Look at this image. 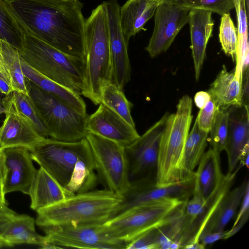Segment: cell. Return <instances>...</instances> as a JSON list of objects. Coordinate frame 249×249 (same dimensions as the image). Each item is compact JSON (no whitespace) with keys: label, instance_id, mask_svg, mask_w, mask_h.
<instances>
[{"label":"cell","instance_id":"obj_8","mask_svg":"<svg viewBox=\"0 0 249 249\" xmlns=\"http://www.w3.org/2000/svg\"><path fill=\"white\" fill-rule=\"evenodd\" d=\"M30 152L33 160L64 187L78 160L95 166L90 147L85 138L71 142L45 138Z\"/></svg>","mask_w":249,"mask_h":249},{"label":"cell","instance_id":"obj_42","mask_svg":"<svg viewBox=\"0 0 249 249\" xmlns=\"http://www.w3.org/2000/svg\"><path fill=\"white\" fill-rule=\"evenodd\" d=\"M211 98V96L208 91H199L195 95L194 101L196 106L200 108Z\"/></svg>","mask_w":249,"mask_h":249},{"label":"cell","instance_id":"obj_26","mask_svg":"<svg viewBox=\"0 0 249 249\" xmlns=\"http://www.w3.org/2000/svg\"><path fill=\"white\" fill-rule=\"evenodd\" d=\"M20 62L23 74L26 79L41 89L62 99L79 111L83 113H87L86 105L80 95L40 74L26 63L21 57Z\"/></svg>","mask_w":249,"mask_h":249},{"label":"cell","instance_id":"obj_22","mask_svg":"<svg viewBox=\"0 0 249 249\" xmlns=\"http://www.w3.org/2000/svg\"><path fill=\"white\" fill-rule=\"evenodd\" d=\"M162 0H128L120 8V22L123 34L129 39L142 30L154 15Z\"/></svg>","mask_w":249,"mask_h":249},{"label":"cell","instance_id":"obj_16","mask_svg":"<svg viewBox=\"0 0 249 249\" xmlns=\"http://www.w3.org/2000/svg\"><path fill=\"white\" fill-rule=\"evenodd\" d=\"M86 129L124 147L140 136L135 127L102 103L94 113L88 116Z\"/></svg>","mask_w":249,"mask_h":249},{"label":"cell","instance_id":"obj_2","mask_svg":"<svg viewBox=\"0 0 249 249\" xmlns=\"http://www.w3.org/2000/svg\"><path fill=\"white\" fill-rule=\"evenodd\" d=\"M123 200V196L105 189L75 194L37 210L36 223L41 228L103 224L112 217Z\"/></svg>","mask_w":249,"mask_h":249},{"label":"cell","instance_id":"obj_20","mask_svg":"<svg viewBox=\"0 0 249 249\" xmlns=\"http://www.w3.org/2000/svg\"><path fill=\"white\" fill-rule=\"evenodd\" d=\"M35 219L26 214H14L0 219V237L10 247L21 244L39 246L47 242L45 236L38 234L35 229Z\"/></svg>","mask_w":249,"mask_h":249},{"label":"cell","instance_id":"obj_24","mask_svg":"<svg viewBox=\"0 0 249 249\" xmlns=\"http://www.w3.org/2000/svg\"><path fill=\"white\" fill-rule=\"evenodd\" d=\"M220 154L210 147L195 172L194 190L205 200L218 188L224 176L221 170Z\"/></svg>","mask_w":249,"mask_h":249},{"label":"cell","instance_id":"obj_34","mask_svg":"<svg viewBox=\"0 0 249 249\" xmlns=\"http://www.w3.org/2000/svg\"><path fill=\"white\" fill-rule=\"evenodd\" d=\"M209 133L210 147L219 154L225 151L228 134V115L227 110H217Z\"/></svg>","mask_w":249,"mask_h":249},{"label":"cell","instance_id":"obj_38","mask_svg":"<svg viewBox=\"0 0 249 249\" xmlns=\"http://www.w3.org/2000/svg\"><path fill=\"white\" fill-rule=\"evenodd\" d=\"M227 231L201 233L199 237V242L204 247L220 240L226 239Z\"/></svg>","mask_w":249,"mask_h":249},{"label":"cell","instance_id":"obj_1","mask_svg":"<svg viewBox=\"0 0 249 249\" xmlns=\"http://www.w3.org/2000/svg\"><path fill=\"white\" fill-rule=\"evenodd\" d=\"M25 31L74 57L85 58V19L79 0H4Z\"/></svg>","mask_w":249,"mask_h":249},{"label":"cell","instance_id":"obj_45","mask_svg":"<svg viewBox=\"0 0 249 249\" xmlns=\"http://www.w3.org/2000/svg\"><path fill=\"white\" fill-rule=\"evenodd\" d=\"M0 90L4 95L11 93L13 90L9 83L0 74Z\"/></svg>","mask_w":249,"mask_h":249},{"label":"cell","instance_id":"obj_40","mask_svg":"<svg viewBox=\"0 0 249 249\" xmlns=\"http://www.w3.org/2000/svg\"><path fill=\"white\" fill-rule=\"evenodd\" d=\"M3 149L0 150V196H1L3 199L5 200V194L4 192V184L5 178V167L4 164Z\"/></svg>","mask_w":249,"mask_h":249},{"label":"cell","instance_id":"obj_44","mask_svg":"<svg viewBox=\"0 0 249 249\" xmlns=\"http://www.w3.org/2000/svg\"><path fill=\"white\" fill-rule=\"evenodd\" d=\"M249 144L247 145L241 152L238 158V163L249 169Z\"/></svg>","mask_w":249,"mask_h":249},{"label":"cell","instance_id":"obj_4","mask_svg":"<svg viewBox=\"0 0 249 249\" xmlns=\"http://www.w3.org/2000/svg\"><path fill=\"white\" fill-rule=\"evenodd\" d=\"M193 101L183 96L176 112L168 115L160 142L156 183L166 185L187 179L193 176L186 172L184 153L193 119Z\"/></svg>","mask_w":249,"mask_h":249},{"label":"cell","instance_id":"obj_41","mask_svg":"<svg viewBox=\"0 0 249 249\" xmlns=\"http://www.w3.org/2000/svg\"><path fill=\"white\" fill-rule=\"evenodd\" d=\"M249 212L246 213L238 221V222L232 228L227 231L226 239L236 234L244 226L248 220Z\"/></svg>","mask_w":249,"mask_h":249},{"label":"cell","instance_id":"obj_25","mask_svg":"<svg viewBox=\"0 0 249 249\" xmlns=\"http://www.w3.org/2000/svg\"><path fill=\"white\" fill-rule=\"evenodd\" d=\"M248 186L249 180L246 178L239 186L229 190L219 202L201 233L224 230L237 213Z\"/></svg>","mask_w":249,"mask_h":249},{"label":"cell","instance_id":"obj_15","mask_svg":"<svg viewBox=\"0 0 249 249\" xmlns=\"http://www.w3.org/2000/svg\"><path fill=\"white\" fill-rule=\"evenodd\" d=\"M5 118L0 126V142L3 148L24 147L31 150L45 138L18 110L12 93L4 96Z\"/></svg>","mask_w":249,"mask_h":249},{"label":"cell","instance_id":"obj_39","mask_svg":"<svg viewBox=\"0 0 249 249\" xmlns=\"http://www.w3.org/2000/svg\"><path fill=\"white\" fill-rule=\"evenodd\" d=\"M239 207L233 226L235 225L246 213L249 212V186L246 189Z\"/></svg>","mask_w":249,"mask_h":249},{"label":"cell","instance_id":"obj_17","mask_svg":"<svg viewBox=\"0 0 249 249\" xmlns=\"http://www.w3.org/2000/svg\"><path fill=\"white\" fill-rule=\"evenodd\" d=\"M5 178L4 192H21L29 195L37 169L33 163L30 151L24 147L3 149Z\"/></svg>","mask_w":249,"mask_h":249},{"label":"cell","instance_id":"obj_12","mask_svg":"<svg viewBox=\"0 0 249 249\" xmlns=\"http://www.w3.org/2000/svg\"><path fill=\"white\" fill-rule=\"evenodd\" d=\"M102 225L53 226L42 229L46 233L47 242L57 249H126V245L107 236Z\"/></svg>","mask_w":249,"mask_h":249},{"label":"cell","instance_id":"obj_46","mask_svg":"<svg viewBox=\"0 0 249 249\" xmlns=\"http://www.w3.org/2000/svg\"><path fill=\"white\" fill-rule=\"evenodd\" d=\"M0 74L1 75H2L10 84L8 76L7 74H6V73L5 72V71H4V70H3V68L2 67L0 60Z\"/></svg>","mask_w":249,"mask_h":249},{"label":"cell","instance_id":"obj_37","mask_svg":"<svg viewBox=\"0 0 249 249\" xmlns=\"http://www.w3.org/2000/svg\"><path fill=\"white\" fill-rule=\"evenodd\" d=\"M158 228L149 230L129 243L127 249H158Z\"/></svg>","mask_w":249,"mask_h":249},{"label":"cell","instance_id":"obj_50","mask_svg":"<svg viewBox=\"0 0 249 249\" xmlns=\"http://www.w3.org/2000/svg\"><path fill=\"white\" fill-rule=\"evenodd\" d=\"M248 1H249V0H247Z\"/></svg>","mask_w":249,"mask_h":249},{"label":"cell","instance_id":"obj_7","mask_svg":"<svg viewBox=\"0 0 249 249\" xmlns=\"http://www.w3.org/2000/svg\"><path fill=\"white\" fill-rule=\"evenodd\" d=\"M26 84L29 95L51 138L71 142L85 138L87 133V113L79 111L27 79Z\"/></svg>","mask_w":249,"mask_h":249},{"label":"cell","instance_id":"obj_5","mask_svg":"<svg viewBox=\"0 0 249 249\" xmlns=\"http://www.w3.org/2000/svg\"><path fill=\"white\" fill-rule=\"evenodd\" d=\"M20 27L22 36L18 51L21 58L44 76L81 95L84 59L66 54Z\"/></svg>","mask_w":249,"mask_h":249},{"label":"cell","instance_id":"obj_21","mask_svg":"<svg viewBox=\"0 0 249 249\" xmlns=\"http://www.w3.org/2000/svg\"><path fill=\"white\" fill-rule=\"evenodd\" d=\"M73 195L40 167L33 179L28 195L31 198V208L37 211Z\"/></svg>","mask_w":249,"mask_h":249},{"label":"cell","instance_id":"obj_29","mask_svg":"<svg viewBox=\"0 0 249 249\" xmlns=\"http://www.w3.org/2000/svg\"><path fill=\"white\" fill-rule=\"evenodd\" d=\"M95 171V165L78 160L65 188L74 195L94 190L99 182Z\"/></svg>","mask_w":249,"mask_h":249},{"label":"cell","instance_id":"obj_13","mask_svg":"<svg viewBox=\"0 0 249 249\" xmlns=\"http://www.w3.org/2000/svg\"><path fill=\"white\" fill-rule=\"evenodd\" d=\"M190 10L161 1L154 14V27L145 50L151 58L166 52L189 22Z\"/></svg>","mask_w":249,"mask_h":249},{"label":"cell","instance_id":"obj_49","mask_svg":"<svg viewBox=\"0 0 249 249\" xmlns=\"http://www.w3.org/2000/svg\"><path fill=\"white\" fill-rule=\"evenodd\" d=\"M2 149H3V147H2V146L1 144V143L0 142V150Z\"/></svg>","mask_w":249,"mask_h":249},{"label":"cell","instance_id":"obj_3","mask_svg":"<svg viewBox=\"0 0 249 249\" xmlns=\"http://www.w3.org/2000/svg\"><path fill=\"white\" fill-rule=\"evenodd\" d=\"M85 67L81 95L94 105L101 103L102 89L113 83L106 12L102 3L85 19Z\"/></svg>","mask_w":249,"mask_h":249},{"label":"cell","instance_id":"obj_33","mask_svg":"<svg viewBox=\"0 0 249 249\" xmlns=\"http://www.w3.org/2000/svg\"><path fill=\"white\" fill-rule=\"evenodd\" d=\"M219 38L224 53L234 60L237 44V31L229 13L221 16Z\"/></svg>","mask_w":249,"mask_h":249},{"label":"cell","instance_id":"obj_48","mask_svg":"<svg viewBox=\"0 0 249 249\" xmlns=\"http://www.w3.org/2000/svg\"><path fill=\"white\" fill-rule=\"evenodd\" d=\"M3 94L1 92L0 90V106H2L3 99Z\"/></svg>","mask_w":249,"mask_h":249},{"label":"cell","instance_id":"obj_6","mask_svg":"<svg viewBox=\"0 0 249 249\" xmlns=\"http://www.w3.org/2000/svg\"><path fill=\"white\" fill-rule=\"evenodd\" d=\"M187 201L163 198L133 208L109 219L102 225V230L109 238L127 246L146 231L178 220Z\"/></svg>","mask_w":249,"mask_h":249},{"label":"cell","instance_id":"obj_10","mask_svg":"<svg viewBox=\"0 0 249 249\" xmlns=\"http://www.w3.org/2000/svg\"><path fill=\"white\" fill-rule=\"evenodd\" d=\"M168 115L166 113L134 142L124 147L130 182L156 180L160 142Z\"/></svg>","mask_w":249,"mask_h":249},{"label":"cell","instance_id":"obj_43","mask_svg":"<svg viewBox=\"0 0 249 249\" xmlns=\"http://www.w3.org/2000/svg\"><path fill=\"white\" fill-rule=\"evenodd\" d=\"M16 213L10 209L7 205L6 200L0 196V219Z\"/></svg>","mask_w":249,"mask_h":249},{"label":"cell","instance_id":"obj_23","mask_svg":"<svg viewBox=\"0 0 249 249\" xmlns=\"http://www.w3.org/2000/svg\"><path fill=\"white\" fill-rule=\"evenodd\" d=\"M242 89L243 80L224 65L208 92L218 110L226 111L231 106L243 105Z\"/></svg>","mask_w":249,"mask_h":249},{"label":"cell","instance_id":"obj_27","mask_svg":"<svg viewBox=\"0 0 249 249\" xmlns=\"http://www.w3.org/2000/svg\"><path fill=\"white\" fill-rule=\"evenodd\" d=\"M0 60L13 91L29 95L18 50L0 39Z\"/></svg>","mask_w":249,"mask_h":249},{"label":"cell","instance_id":"obj_47","mask_svg":"<svg viewBox=\"0 0 249 249\" xmlns=\"http://www.w3.org/2000/svg\"><path fill=\"white\" fill-rule=\"evenodd\" d=\"M5 247H10V246L0 237V248Z\"/></svg>","mask_w":249,"mask_h":249},{"label":"cell","instance_id":"obj_31","mask_svg":"<svg viewBox=\"0 0 249 249\" xmlns=\"http://www.w3.org/2000/svg\"><path fill=\"white\" fill-rule=\"evenodd\" d=\"M22 31L8 11L4 0H0V39L19 49Z\"/></svg>","mask_w":249,"mask_h":249},{"label":"cell","instance_id":"obj_11","mask_svg":"<svg viewBox=\"0 0 249 249\" xmlns=\"http://www.w3.org/2000/svg\"><path fill=\"white\" fill-rule=\"evenodd\" d=\"M194 175L184 180L166 185H158L155 179H144L130 182L123 200L112 217L133 208L163 198L187 201L193 196Z\"/></svg>","mask_w":249,"mask_h":249},{"label":"cell","instance_id":"obj_36","mask_svg":"<svg viewBox=\"0 0 249 249\" xmlns=\"http://www.w3.org/2000/svg\"><path fill=\"white\" fill-rule=\"evenodd\" d=\"M199 109L196 121L201 130L209 133L218 109L212 97Z\"/></svg>","mask_w":249,"mask_h":249},{"label":"cell","instance_id":"obj_19","mask_svg":"<svg viewBox=\"0 0 249 249\" xmlns=\"http://www.w3.org/2000/svg\"><path fill=\"white\" fill-rule=\"evenodd\" d=\"M212 14L211 12L203 9H191L189 11L191 48L196 81L199 79L207 45L213 30L214 22Z\"/></svg>","mask_w":249,"mask_h":249},{"label":"cell","instance_id":"obj_28","mask_svg":"<svg viewBox=\"0 0 249 249\" xmlns=\"http://www.w3.org/2000/svg\"><path fill=\"white\" fill-rule=\"evenodd\" d=\"M209 134L201 130L195 121L188 134L184 153V167L190 176L194 175V170L205 152Z\"/></svg>","mask_w":249,"mask_h":249},{"label":"cell","instance_id":"obj_32","mask_svg":"<svg viewBox=\"0 0 249 249\" xmlns=\"http://www.w3.org/2000/svg\"><path fill=\"white\" fill-rule=\"evenodd\" d=\"M189 9H203L220 16L234 7L233 0H162Z\"/></svg>","mask_w":249,"mask_h":249},{"label":"cell","instance_id":"obj_18","mask_svg":"<svg viewBox=\"0 0 249 249\" xmlns=\"http://www.w3.org/2000/svg\"><path fill=\"white\" fill-rule=\"evenodd\" d=\"M228 134L225 151L227 152L229 173L236 168L242 150L249 144L248 105L233 106L227 110Z\"/></svg>","mask_w":249,"mask_h":249},{"label":"cell","instance_id":"obj_14","mask_svg":"<svg viewBox=\"0 0 249 249\" xmlns=\"http://www.w3.org/2000/svg\"><path fill=\"white\" fill-rule=\"evenodd\" d=\"M106 12L113 83L123 89L130 80L131 67L128 55V42L120 22V5L117 0L102 2Z\"/></svg>","mask_w":249,"mask_h":249},{"label":"cell","instance_id":"obj_30","mask_svg":"<svg viewBox=\"0 0 249 249\" xmlns=\"http://www.w3.org/2000/svg\"><path fill=\"white\" fill-rule=\"evenodd\" d=\"M100 103L115 112L130 125L135 127L131 113L132 105L125 97L123 89L115 84L110 83L103 87Z\"/></svg>","mask_w":249,"mask_h":249},{"label":"cell","instance_id":"obj_9","mask_svg":"<svg viewBox=\"0 0 249 249\" xmlns=\"http://www.w3.org/2000/svg\"><path fill=\"white\" fill-rule=\"evenodd\" d=\"M85 138L91 148L98 181L105 189L123 196L128 190V164L124 147L87 131Z\"/></svg>","mask_w":249,"mask_h":249},{"label":"cell","instance_id":"obj_35","mask_svg":"<svg viewBox=\"0 0 249 249\" xmlns=\"http://www.w3.org/2000/svg\"><path fill=\"white\" fill-rule=\"evenodd\" d=\"M12 94L19 111L31 122L41 136L49 138L47 130L30 96L16 91Z\"/></svg>","mask_w":249,"mask_h":249}]
</instances>
